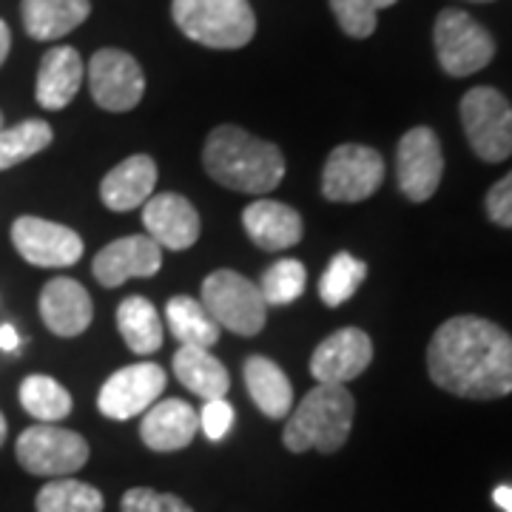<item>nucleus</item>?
Here are the masks:
<instances>
[{
    "instance_id": "obj_19",
    "label": "nucleus",
    "mask_w": 512,
    "mask_h": 512,
    "mask_svg": "<svg viewBox=\"0 0 512 512\" xmlns=\"http://www.w3.org/2000/svg\"><path fill=\"white\" fill-rule=\"evenodd\" d=\"M83 77H86V66H83V57L77 49L72 46L49 49L37 69V103L49 111L66 109L80 92Z\"/></svg>"
},
{
    "instance_id": "obj_7",
    "label": "nucleus",
    "mask_w": 512,
    "mask_h": 512,
    "mask_svg": "<svg viewBox=\"0 0 512 512\" xmlns=\"http://www.w3.org/2000/svg\"><path fill=\"white\" fill-rule=\"evenodd\" d=\"M433 43L441 69L450 77H470L495 57L493 35L461 9H444L436 18Z\"/></svg>"
},
{
    "instance_id": "obj_4",
    "label": "nucleus",
    "mask_w": 512,
    "mask_h": 512,
    "mask_svg": "<svg viewBox=\"0 0 512 512\" xmlns=\"http://www.w3.org/2000/svg\"><path fill=\"white\" fill-rule=\"evenodd\" d=\"M171 15L185 37L208 49H242L256 32L248 0H174Z\"/></svg>"
},
{
    "instance_id": "obj_26",
    "label": "nucleus",
    "mask_w": 512,
    "mask_h": 512,
    "mask_svg": "<svg viewBox=\"0 0 512 512\" xmlns=\"http://www.w3.org/2000/svg\"><path fill=\"white\" fill-rule=\"evenodd\" d=\"M165 322L180 339V345L188 348H214L220 342V325L211 319V313L202 308L200 299L191 296H174L165 305Z\"/></svg>"
},
{
    "instance_id": "obj_1",
    "label": "nucleus",
    "mask_w": 512,
    "mask_h": 512,
    "mask_svg": "<svg viewBox=\"0 0 512 512\" xmlns=\"http://www.w3.org/2000/svg\"><path fill=\"white\" fill-rule=\"evenodd\" d=\"M433 384L458 399H501L512 393V336L481 316H453L427 348Z\"/></svg>"
},
{
    "instance_id": "obj_10",
    "label": "nucleus",
    "mask_w": 512,
    "mask_h": 512,
    "mask_svg": "<svg viewBox=\"0 0 512 512\" xmlns=\"http://www.w3.org/2000/svg\"><path fill=\"white\" fill-rule=\"evenodd\" d=\"M444 154L436 131L427 126L410 128L396 148V180L410 202H427L439 191Z\"/></svg>"
},
{
    "instance_id": "obj_12",
    "label": "nucleus",
    "mask_w": 512,
    "mask_h": 512,
    "mask_svg": "<svg viewBox=\"0 0 512 512\" xmlns=\"http://www.w3.org/2000/svg\"><path fill=\"white\" fill-rule=\"evenodd\" d=\"M165 390V370L154 362L123 367L109 382L100 387L97 407L106 419L126 421L146 413L154 402H160Z\"/></svg>"
},
{
    "instance_id": "obj_40",
    "label": "nucleus",
    "mask_w": 512,
    "mask_h": 512,
    "mask_svg": "<svg viewBox=\"0 0 512 512\" xmlns=\"http://www.w3.org/2000/svg\"><path fill=\"white\" fill-rule=\"evenodd\" d=\"M470 3H493V0H470Z\"/></svg>"
},
{
    "instance_id": "obj_38",
    "label": "nucleus",
    "mask_w": 512,
    "mask_h": 512,
    "mask_svg": "<svg viewBox=\"0 0 512 512\" xmlns=\"http://www.w3.org/2000/svg\"><path fill=\"white\" fill-rule=\"evenodd\" d=\"M9 49H12V32H9V26L0 20V66H3V60L9 55Z\"/></svg>"
},
{
    "instance_id": "obj_34",
    "label": "nucleus",
    "mask_w": 512,
    "mask_h": 512,
    "mask_svg": "<svg viewBox=\"0 0 512 512\" xmlns=\"http://www.w3.org/2000/svg\"><path fill=\"white\" fill-rule=\"evenodd\" d=\"M234 424V407L225 399H211L200 410V430L208 441H222Z\"/></svg>"
},
{
    "instance_id": "obj_15",
    "label": "nucleus",
    "mask_w": 512,
    "mask_h": 512,
    "mask_svg": "<svg viewBox=\"0 0 512 512\" xmlns=\"http://www.w3.org/2000/svg\"><path fill=\"white\" fill-rule=\"evenodd\" d=\"M373 362V342L365 330L342 328L319 342L311 356V373L319 384H348Z\"/></svg>"
},
{
    "instance_id": "obj_39",
    "label": "nucleus",
    "mask_w": 512,
    "mask_h": 512,
    "mask_svg": "<svg viewBox=\"0 0 512 512\" xmlns=\"http://www.w3.org/2000/svg\"><path fill=\"white\" fill-rule=\"evenodd\" d=\"M6 433H9V430H6V419H3V413H0V444L6 441Z\"/></svg>"
},
{
    "instance_id": "obj_2",
    "label": "nucleus",
    "mask_w": 512,
    "mask_h": 512,
    "mask_svg": "<svg viewBox=\"0 0 512 512\" xmlns=\"http://www.w3.org/2000/svg\"><path fill=\"white\" fill-rule=\"evenodd\" d=\"M202 165L211 180L239 194H268L285 177L282 151L239 126H220L208 134Z\"/></svg>"
},
{
    "instance_id": "obj_8",
    "label": "nucleus",
    "mask_w": 512,
    "mask_h": 512,
    "mask_svg": "<svg viewBox=\"0 0 512 512\" xmlns=\"http://www.w3.org/2000/svg\"><path fill=\"white\" fill-rule=\"evenodd\" d=\"M15 456L32 476H72L89 461V441L57 424H35L20 433Z\"/></svg>"
},
{
    "instance_id": "obj_16",
    "label": "nucleus",
    "mask_w": 512,
    "mask_h": 512,
    "mask_svg": "<svg viewBox=\"0 0 512 512\" xmlns=\"http://www.w3.org/2000/svg\"><path fill=\"white\" fill-rule=\"evenodd\" d=\"M143 225H146L148 237L168 251L191 248L202 231L197 208L185 200L183 194H174V191L154 194L143 202Z\"/></svg>"
},
{
    "instance_id": "obj_37",
    "label": "nucleus",
    "mask_w": 512,
    "mask_h": 512,
    "mask_svg": "<svg viewBox=\"0 0 512 512\" xmlns=\"http://www.w3.org/2000/svg\"><path fill=\"white\" fill-rule=\"evenodd\" d=\"M493 501L504 512H512V487H507V484H504V487H495Z\"/></svg>"
},
{
    "instance_id": "obj_3",
    "label": "nucleus",
    "mask_w": 512,
    "mask_h": 512,
    "mask_svg": "<svg viewBox=\"0 0 512 512\" xmlns=\"http://www.w3.org/2000/svg\"><path fill=\"white\" fill-rule=\"evenodd\" d=\"M356 402L345 384H316L311 393L293 407L282 441L291 453H336L350 436Z\"/></svg>"
},
{
    "instance_id": "obj_24",
    "label": "nucleus",
    "mask_w": 512,
    "mask_h": 512,
    "mask_svg": "<svg viewBox=\"0 0 512 512\" xmlns=\"http://www.w3.org/2000/svg\"><path fill=\"white\" fill-rule=\"evenodd\" d=\"M23 26L35 40H57L89 18V0H23Z\"/></svg>"
},
{
    "instance_id": "obj_41",
    "label": "nucleus",
    "mask_w": 512,
    "mask_h": 512,
    "mask_svg": "<svg viewBox=\"0 0 512 512\" xmlns=\"http://www.w3.org/2000/svg\"><path fill=\"white\" fill-rule=\"evenodd\" d=\"M0 128H3V114H0Z\"/></svg>"
},
{
    "instance_id": "obj_6",
    "label": "nucleus",
    "mask_w": 512,
    "mask_h": 512,
    "mask_svg": "<svg viewBox=\"0 0 512 512\" xmlns=\"http://www.w3.org/2000/svg\"><path fill=\"white\" fill-rule=\"evenodd\" d=\"M461 126L484 163H504L512 154V106L493 86H476L461 97Z\"/></svg>"
},
{
    "instance_id": "obj_30",
    "label": "nucleus",
    "mask_w": 512,
    "mask_h": 512,
    "mask_svg": "<svg viewBox=\"0 0 512 512\" xmlns=\"http://www.w3.org/2000/svg\"><path fill=\"white\" fill-rule=\"evenodd\" d=\"M367 265L362 259H356L348 251L336 254L325 268V274L319 279V296L328 308H339L345 305L353 293L359 291V285L365 282Z\"/></svg>"
},
{
    "instance_id": "obj_9",
    "label": "nucleus",
    "mask_w": 512,
    "mask_h": 512,
    "mask_svg": "<svg viewBox=\"0 0 512 512\" xmlns=\"http://www.w3.org/2000/svg\"><path fill=\"white\" fill-rule=\"evenodd\" d=\"M384 183V160L376 148L345 146L333 148L322 171V194L330 202H362L373 197Z\"/></svg>"
},
{
    "instance_id": "obj_31",
    "label": "nucleus",
    "mask_w": 512,
    "mask_h": 512,
    "mask_svg": "<svg viewBox=\"0 0 512 512\" xmlns=\"http://www.w3.org/2000/svg\"><path fill=\"white\" fill-rule=\"evenodd\" d=\"M308 271L299 259H279L262 274V299L265 305H291L305 293Z\"/></svg>"
},
{
    "instance_id": "obj_22",
    "label": "nucleus",
    "mask_w": 512,
    "mask_h": 512,
    "mask_svg": "<svg viewBox=\"0 0 512 512\" xmlns=\"http://www.w3.org/2000/svg\"><path fill=\"white\" fill-rule=\"evenodd\" d=\"M174 376L180 379L183 387H188L202 402L211 399H225L231 376L217 356H211V348H188L180 345L174 353Z\"/></svg>"
},
{
    "instance_id": "obj_21",
    "label": "nucleus",
    "mask_w": 512,
    "mask_h": 512,
    "mask_svg": "<svg viewBox=\"0 0 512 512\" xmlns=\"http://www.w3.org/2000/svg\"><path fill=\"white\" fill-rule=\"evenodd\" d=\"M157 163L148 154H134L114 165L100 183V200L109 211H134L148 197H154Z\"/></svg>"
},
{
    "instance_id": "obj_28",
    "label": "nucleus",
    "mask_w": 512,
    "mask_h": 512,
    "mask_svg": "<svg viewBox=\"0 0 512 512\" xmlns=\"http://www.w3.org/2000/svg\"><path fill=\"white\" fill-rule=\"evenodd\" d=\"M103 493L77 478H55L35 498L37 512H103Z\"/></svg>"
},
{
    "instance_id": "obj_36",
    "label": "nucleus",
    "mask_w": 512,
    "mask_h": 512,
    "mask_svg": "<svg viewBox=\"0 0 512 512\" xmlns=\"http://www.w3.org/2000/svg\"><path fill=\"white\" fill-rule=\"evenodd\" d=\"M18 348H20L18 330L12 328V325H0V350H6V353H15Z\"/></svg>"
},
{
    "instance_id": "obj_33",
    "label": "nucleus",
    "mask_w": 512,
    "mask_h": 512,
    "mask_svg": "<svg viewBox=\"0 0 512 512\" xmlns=\"http://www.w3.org/2000/svg\"><path fill=\"white\" fill-rule=\"evenodd\" d=\"M120 512H194L180 495L157 493L151 487H134L123 495Z\"/></svg>"
},
{
    "instance_id": "obj_14",
    "label": "nucleus",
    "mask_w": 512,
    "mask_h": 512,
    "mask_svg": "<svg viewBox=\"0 0 512 512\" xmlns=\"http://www.w3.org/2000/svg\"><path fill=\"white\" fill-rule=\"evenodd\" d=\"M163 265V248L148 237L134 234L109 242L94 256L92 271L103 288H120L128 279H148Z\"/></svg>"
},
{
    "instance_id": "obj_29",
    "label": "nucleus",
    "mask_w": 512,
    "mask_h": 512,
    "mask_svg": "<svg viewBox=\"0 0 512 512\" xmlns=\"http://www.w3.org/2000/svg\"><path fill=\"white\" fill-rule=\"evenodd\" d=\"M55 131L46 120H23L18 126L0 128V171L20 165L23 160L52 146Z\"/></svg>"
},
{
    "instance_id": "obj_5",
    "label": "nucleus",
    "mask_w": 512,
    "mask_h": 512,
    "mask_svg": "<svg viewBox=\"0 0 512 512\" xmlns=\"http://www.w3.org/2000/svg\"><path fill=\"white\" fill-rule=\"evenodd\" d=\"M202 308L220 328L237 336H256L268 322V305L262 291L237 271H214L202 282Z\"/></svg>"
},
{
    "instance_id": "obj_32",
    "label": "nucleus",
    "mask_w": 512,
    "mask_h": 512,
    "mask_svg": "<svg viewBox=\"0 0 512 512\" xmlns=\"http://www.w3.org/2000/svg\"><path fill=\"white\" fill-rule=\"evenodd\" d=\"M396 0H330V9L339 20L342 32L356 40L370 37L376 32L379 12L393 6Z\"/></svg>"
},
{
    "instance_id": "obj_35",
    "label": "nucleus",
    "mask_w": 512,
    "mask_h": 512,
    "mask_svg": "<svg viewBox=\"0 0 512 512\" xmlns=\"http://www.w3.org/2000/svg\"><path fill=\"white\" fill-rule=\"evenodd\" d=\"M484 208L498 228H512V171L487 191Z\"/></svg>"
},
{
    "instance_id": "obj_11",
    "label": "nucleus",
    "mask_w": 512,
    "mask_h": 512,
    "mask_svg": "<svg viewBox=\"0 0 512 512\" xmlns=\"http://www.w3.org/2000/svg\"><path fill=\"white\" fill-rule=\"evenodd\" d=\"M89 92L106 111H131L146 94V74L140 63L120 49H100L89 63Z\"/></svg>"
},
{
    "instance_id": "obj_25",
    "label": "nucleus",
    "mask_w": 512,
    "mask_h": 512,
    "mask_svg": "<svg viewBox=\"0 0 512 512\" xmlns=\"http://www.w3.org/2000/svg\"><path fill=\"white\" fill-rule=\"evenodd\" d=\"M117 328L131 353L148 356L163 348V322L157 308L143 296H128L117 308Z\"/></svg>"
},
{
    "instance_id": "obj_18",
    "label": "nucleus",
    "mask_w": 512,
    "mask_h": 512,
    "mask_svg": "<svg viewBox=\"0 0 512 512\" xmlns=\"http://www.w3.org/2000/svg\"><path fill=\"white\" fill-rule=\"evenodd\" d=\"M200 433V413L183 399L154 402L143 416L140 439L154 453H177L185 450Z\"/></svg>"
},
{
    "instance_id": "obj_20",
    "label": "nucleus",
    "mask_w": 512,
    "mask_h": 512,
    "mask_svg": "<svg viewBox=\"0 0 512 512\" xmlns=\"http://www.w3.org/2000/svg\"><path fill=\"white\" fill-rule=\"evenodd\" d=\"M245 234L262 251H285L302 239V217L291 205L276 200H256L242 211Z\"/></svg>"
},
{
    "instance_id": "obj_27",
    "label": "nucleus",
    "mask_w": 512,
    "mask_h": 512,
    "mask_svg": "<svg viewBox=\"0 0 512 512\" xmlns=\"http://www.w3.org/2000/svg\"><path fill=\"white\" fill-rule=\"evenodd\" d=\"M20 404L40 424H57L72 413V396L52 376H29L20 384Z\"/></svg>"
},
{
    "instance_id": "obj_23",
    "label": "nucleus",
    "mask_w": 512,
    "mask_h": 512,
    "mask_svg": "<svg viewBox=\"0 0 512 512\" xmlns=\"http://www.w3.org/2000/svg\"><path fill=\"white\" fill-rule=\"evenodd\" d=\"M245 384H248L254 404L268 419L291 416L293 384L276 362L265 359V356H251L245 362Z\"/></svg>"
},
{
    "instance_id": "obj_13",
    "label": "nucleus",
    "mask_w": 512,
    "mask_h": 512,
    "mask_svg": "<svg viewBox=\"0 0 512 512\" xmlns=\"http://www.w3.org/2000/svg\"><path fill=\"white\" fill-rule=\"evenodd\" d=\"M18 254L37 268H69L83 256V239L72 228L40 217H20L12 225Z\"/></svg>"
},
{
    "instance_id": "obj_17",
    "label": "nucleus",
    "mask_w": 512,
    "mask_h": 512,
    "mask_svg": "<svg viewBox=\"0 0 512 512\" xmlns=\"http://www.w3.org/2000/svg\"><path fill=\"white\" fill-rule=\"evenodd\" d=\"M40 316H43V325L55 336H63V339L80 336L92 325V296L80 282H74L69 276H57L52 282H46L40 291Z\"/></svg>"
}]
</instances>
